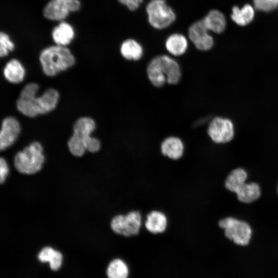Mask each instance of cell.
<instances>
[{
	"instance_id": "6da1fadb",
	"label": "cell",
	"mask_w": 278,
	"mask_h": 278,
	"mask_svg": "<svg viewBox=\"0 0 278 278\" xmlns=\"http://www.w3.org/2000/svg\"><path fill=\"white\" fill-rule=\"evenodd\" d=\"M39 85L30 83L22 90L16 101L18 110L25 116L34 117L53 110L59 99V93L54 89H48L42 95L36 97Z\"/></svg>"
},
{
	"instance_id": "83f0119b",
	"label": "cell",
	"mask_w": 278,
	"mask_h": 278,
	"mask_svg": "<svg viewBox=\"0 0 278 278\" xmlns=\"http://www.w3.org/2000/svg\"><path fill=\"white\" fill-rule=\"evenodd\" d=\"M9 168L6 160L1 158L0 159V182L3 183L5 181L8 173Z\"/></svg>"
},
{
	"instance_id": "5b68a950",
	"label": "cell",
	"mask_w": 278,
	"mask_h": 278,
	"mask_svg": "<svg viewBox=\"0 0 278 278\" xmlns=\"http://www.w3.org/2000/svg\"><path fill=\"white\" fill-rule=\"evenodd\" d=\"M95 129L93 119L83 117L78 119L73 126V134L68 141L67 145L71 153L76 157H81L86 149L84 143L91 136Z\"/></svg>"
},
{
	"instance_id": "ba28073f",
	"label": "cell",
	"mask_w": 278,
	"mask_h": 278,
	"mask_svg": "<svg viewBox=\"0 0 278 278\" xmlns=\"http://www.w3.org/2000/svg\"><path fill=\"white\" fill-rule=\"evenodd\" d=\"M141 225V214L136 211H131L126 215H117L111 222V228L113 232L127 237L137 235Z\"/></svg>"
},
{
	"instance_id": "30bf717a",
	"label": "cell",
	"mask_w": 278,
	"mask_h": 278,
	"mask_svg": "<svg viewBox=\"0 0 278 278\" xmlns=\"http://www.w3.org/2000/svg\"><path fill=\"white\" fill-rule=\"evenodd\" d=\"M207 133L215 143H225L230 141L233 137V125L228 119L215 117L209 124Z\"/></svg>"
},
{
	"instance_id": "484cf974",
	"label": "cell",
	"mask_w": 278,
	"mask_h": 278,
	"mask_svg": "<svg viewBox=\"0 0 278 278\" xmlns=\"http://www.w3.org/2000/svg\"><path fill=\"white\" fill-rule=\"evenodd\" d=\"M255 7L259 10L270 11L278 6V0H253Z\"/></svg>"
},
{
	"instance_id": "44dd1931",
	"label": "cell",
	"mask_w": 278,
	"mask_h": 278,
	"mask_svg": "<svg viewBox=\"0 0 278 278\" xmlns=\"http://www.w3.org/2000/svg\"><path fill=\"white\" fill-rule=\"evenodd\" d=\"M238 199L244 203H251L260 197L259 185L254 182L245 183L236 192Z\"/></svg>"
},
{
	"instance_id": "7c38bea8",
	"label": "cell",
	"mask_w": 278,
	"mask_h": 278,
	"mask_svg": "<svg viewBox=\"0 0 278 278\" xmlns=\"http://www.w3.org/2000/svg\"><path fill=\"white\" fill-rule=\"evenodd\" d=\"M18 120L13 117H7L2 123L0 132V149L4 150L12 145L20 132Z\"/></svg>"
},
{
	"instance_id": "d6986e66",
	"label": "cell",
	"mask_w": 278,
	"mask_h": 278,
	"mask_svg": "<svg viewBox=\"0 0 278 278\" xmlns=\"http://www.w3.org/2000/svg\"><path fill=\"white\" fill-rule=\"evenodd\" d=\"M38 257L41 262L48 263L50 269L54 271L58 270L62 264V254L49 247L43 248L39 252Z\"/></svg>"
},
{
	"instance_id": "9c48e42d",
	"label": "cell",
	"mask_w": 278,
	"mask_h": 278,
	"mask_svg": "<svg viewBox=\"0 0 278 278\" xmlns=\"http://www.w3.org/2000/svg\"><path fill=\"white\" fill-rule=\"evenodd\" d=\"M79 0H50L43 10L44 16L51 21H63L70 12L78 11Z\"/></svg>"
},
{
	"instance_id": "277c9868",
	"label": "cell",
	"mask_w": 278,
	"mask_h": 278,
	"mask_svg": "<svg viewBox=\"0 0 278 278\" xmlns=\"http://www.w3.org/2000/svg\"><path fill=\"white\" fill-rule=\"evenodd\" d=\"M44 161L43 148L38 142L31 143L14 158V166L21 173L31 175L38 172Z\"/></svg>"
},
{
	"instance_id": "ac0fdd59",
	"label": "cell",
	"mask_w": 278,
	"mask_h": 278,
	"mask_svg": "<svg viewBox=\"0 0 278 278\" xmlns=\"http://www.w3.org/2000/svg\"><path fill=\"white\" fill-rule=\"evenodd\" d=\"M25 74L21 63L16 59H11L7 62L4 68V75L10 82L20 83L23 81Z\"/></svg>"
},
{
	"instance_id": "4fadbf2b",
	"label": "cell",
	"mask_w": 278,
	"mask_h": 278,
	"mask_svg": "<svg viewBox=\"0 0 278 278\" xmlns=\"http://www.w3.org/2000/svg\"><path fill=\"white\" fill-rule=\"evenodd\" d=\"M161 151L165 157L172 160H178L183 155L184 145L180 138L174 136H169L162 142Z\"/></svg>"
},
{
	"instance_id": "7402d4cb",
	"label": "cell",
	"mask_w": 278,
	"mask_h": 278,
	"mask_svg": "<svg viewBox=\"0 0 278 278\" xmlns=\"http://www.w3.org/2000/svg\"><path fill=\"white\" fill-rule=\"evenodd\" d=\"M129 267L127 263L121 258H115L111 260L107 269L108 278H128Z\"/></svg>"
},
{
	"instance_id": "52a82bcc",
	"label": "cell",
	"mask_w": 278,
	"mask_h": 278,
	"mask_svg": "<svg viewBox=\"0 0 278 278\" xmlns=\"http://www.w3.org/2000/svg\"><path fill=\"white\" fill-rule=\"evenodd\" d=\"M224 230V234L229 239L240 246H246L251 237L252 230L248 223L232 217H227L219 222Z\"/></svg>"
},
{
	"instance_id": "7a4b0ae2",
	"label": "cell",
	"mask_w": 278,
	"mask_h": 278,
	"mask_svg": "<svg viewBox=\"0 0 278 278\" xmlns=\"http://www.w3.org/2000/svg\"><path fill=\"white\" fill-rule=\"evenodd\" d=\"M146 72L150 83L155 87H162L166 83L178 84L181 78V70L177 61L165 55L156 56L148 63Z\"/></svg>"
},
{
	"instance_id": "603a6c76",
	"label": "cell",
	"mask_w": 278,
	"mask_h": 278,
	"mask_svg": "<svg viewBox=\"0 0 278 278\" xmlns=\"http://www.w3.org/2000/svg\"><path fill=\"white\" fill-rule=\"evenodd\" d=\"M254 16V10L252 6L245 5L241 9L234 6L232 9L231 18L237 25L245 26L253 20Z\"/></svg>"
},
{
	"instance_id": "8992f818",
	"label": "cell",
	"mask_w": 278,
	"mask_h": 278,
	"mask_svg": "<svg viewBox=\"0 0 278 278\" xmlns=\"http://www.w3.org/2000/svg\"><path fill=\"white\" fill-rule=\"evenodd\" d=\"M149 24L158 29L169 26L175 21L176 15L165 0H151L146 6Z\"/></svg>"
},
{
	"instance_id": "5bb4252c",
	"label": "cell",
	"mask_w": 278,
	"mask_h": 278,
	"mask_svg": "<svg viewBox=\"0 0 278 278\" xmlns=\"http://www.w3.org/2000/svg\"><path fill=\"white\" fill-rule=\"evenodd\" d=\"M75 31L71 25L63 21L55 27L51 32L52 38L56 45L66 46L73 40Z\"/></svg>"
},
{
	"instance_id": "8fae6325",
	"label": "cell",
	"mask_w": 278,
	"mask_h": 278,
	"mask_svg": "<svg viewBox=\"0 0 278 278\" xmlns=\"http://www.w3.org/2000/svg\"><path fill=\"white\" fill-rule=\"evenodd\" d=\"M208 31L203 19L194 22L189 27L188 37L197 49L206 51L213 47L214 40Z\"/></svg>"
},
{
	"instance_id": "e0dca14e",
	"label": "cell",
	"mask_w": 278,
	"mask_h": 278,
	"mask_svg": "<svg viewBox=\"0 0 278 278\" xmlns=\"http://www.w3.org/2000/svg\"><path fill=\"white\" fill-rule=\"evenodd\" d=\"M120 53L123 57L127 60L137 61L142 57L144 50L139 42L134 39H128L121 43Z\"/></svg>"
},
{
	"instance_id": "ffe728a7",
	"label": "cell",
	"mask_w": 278,
	"mask_h": 278,
	"mask_svg": "<svg viewBox=\"0 0 278 278\" xmlns=\"http://www.w3.org/2000/svg\"><path fill=\"white\" fill-rule=\"evenodd\" d=\"M203 20L208 30L220 33L225 29L226 26L225 17L218 10L210 11Z\"/></svg>"
},
{
	"instance_id": "f1b7e54d",
	"label": "cell",
	"mask_w": 278,
	"mask_h": 278,
	"mask_svg": "<svg viewBox=\"0 0 278 278\" xmlns=\"http://www.w3.org/2000/svg\"><path fill=\"white\" fill-rule=\"evenodd\" d=\"M120 3L126 6L129 10L133 11L137 9L143 0H118Z\"/></svg>"
},
{
	"instance_id": "2e32d148",
	"label": "cell",
	"mask_w": 278,
	"mask_h": 278,
	"mask_svg": "<svg viewBox=\"0 0 278 278\" xmlns=\"http://www.w3.org/2000/svg\"><path fill=\"white\" fill-rule=\"evenodd\" d=\"M165 45L170 54L178 57L185 53L188 47V42L184 36L176 33L167 38Z\"/></svg>"
},
{
	"instance_id": "d4e9b609",
	"label": "cell",
	"mask_w": 278,
	"mask_h": 278,
	"mask_svg": "<svg viewBox=\"0 0 278 278\" xmlns=\"http://www.w3.org/2000/svg\"><path fill=\"white\" fill-rule=\"evenodd\" d=\"M14 47V44L10 39L9 36L4 32L0 33V56L1 57L6 56Z\"/></svg>"
},
{
	"instance_id": "9a60e30c",
	"label": "cell",
	"mask_w": 278,
	"mask_h": 278,
	"mask_svg": "<svg viewBox=\"0 0 278 278\" xmlns=\"http://www.w3.org/2000/svg\"><path fill=\"white\" fill-rule=\"evenodd\" d=\"M167 223V217L163 213L159 211H153L147 215L145 226L149 232L157 234L165 232Z\"/></svg>"
},
{
	"instance_id": "cb8c5ba5",
	"label": "cell",
	"mask_w": 278,
	"mask_h": 278,
	"mask_svg": "<svg viewBox=\"0 0 278 278\" xmlns=\"http://www.w3.org/2000/svg\"><path fill=\"white\" fill-rule=\"evenodd\" d=\"M247 179V173L244 169H235L228 176L225 181V186L229 190L236 193L246 183Z\"/></svg>"
},
{
	"instance_id": "3957f363",
	"label": "cell",
	"mask_w": 278,
	"mask_h": 278,
	"mask_svg": "<svg viewBox=\"0 0 278 278\" xmlns=\"http://www.w3.org/2000/svg\"><path fill=\"white\" fill-rule=\"evenodd\" d=\"M42 70L48 76L67 70L75 63V58L66 46L58 45L48 46L42 50L39 56Z\"/></svg>"
},
{
	"instance_id": "4316f807",
	"label": "cell",
	"mask_w": 278,
	"mask_h": 278,
	"mask_svg": "<svg viewBox=\"0 0 278 278\" xmlns=\"http://www.w3.org/2000/svg\"><path fill=\"white\" fill-rule=\"evenodd\" d=\"M84 146L86 150L91 152H96L100 148V143L98 139L91 136L85 142Z\"/></svg>"
}]
</instances>
